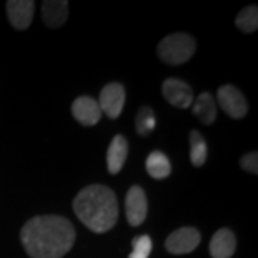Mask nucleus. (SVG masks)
Masks as SVG:
<instances>
[{"label":"nucleus","mask_w":258,"mask_h":258,"mask_svg":"<svg viewBox=\"0 0 258 258\" xmlns=\"http://www.w3.org/2000/svg\"><path fill=\"white\" fill-rule=\"evenodd\" d=\"M126 157H128V141L122 135H116L111 141V145L108 148V154H106V164L109 174L112 175L119 174L126 161Z\"/></svg>","instance_id":"nucleus-12"},{"label":"nucleus","mask_w":258,"mask_h":258,"mask_svg":"<svg viewBox=\"0 0 258 258\" xmlns=\"http://www.w3.org/2000/svg\"><path fill=\"white\" fill-rule=\"evenodd\" d=\"M191 144V162L194 166H203L208 158V147L203 138V135L198 131H192L189 135Z\"/></svg>","instance_id":"nucleus-16"},{"label":"nucleus","mask_w":258,"mask_h":258,"mask_svg":"<svg viewBox=\"0 0 258 258\" xmlns=\"http://www.w3.org/2000/svg\"><path fill=\"white\" fill-rule=\"evenodd\" d=\"M197 43L191 35L172 33L164 37L158 45V56L168 64H181L189 60L195 53Z\"/></svg>","instance_id":"nucleus-3"},{"label":"nucleus","mask_w":258,"mask_h":258,"mask_svg":"<svg viewBox=\"0 0 258 258\" xmlns=\"http://www.w3.org/2000/svg\"><path fill=\"white\" fill-rule=\"evenodd\" d=\"M155 115L152 108L149 106H142L139 109L138 115H137V122H135V128L137 132L141 137H148L154 128H155Z\"/></svg>","instance_id":"nucleus-18"},{"label":"nucleus","mask_w":258,"mask_h":258,"mask_svg":"<svg viewBox=\"0 0 258 258\" xmlns=\"http://www.w3.org/2000/svg\"><path fill=\"white\" fill-rule=\"evenodd\" d=\"M72 115L83 126H93L101 120L102 111L96 99L91 96H79L72 103Z\"/></svg>","instance_id":"nucleus-9"},{"label":"nucleus","mask_w":258,"mask_h":258,"mask_svg":"<svg viewBox=\"0 0 258 258\" xmlns=\"http://www.w3.org/2000/svg\"><path fill=\"white\" fill-rule=\"evenodd\" d=\"M69 12V3L64 0H46L42 5V18L49 28L57 29L64 25Z\"/></svg>","instance_id":"nucleus-13"},{"label":"nucleus","mask_w":258,"mask_h":258,"mask_svg":"<svg viewBox=\"0 0 258 258\" xmlns=\"http://www.w3.org/2000/svg\"><path fill=\"white\" fill-rule=\"evenodd\" d=\"M10 25L18 30H26L33 20L35 2L32 0H9L6 3Z\"/></svg>","instance_id":"nucleus-10"},{"label":"nucleus","mask_w":258,"mask_h":258,"mask_svg":"<svg viewBox=\"0 0 258 258\" xmlns=\"http://www.w3.org/2000/svg\"><path fill=\"white\" fill-rule=\"evenodd\" d=\"M76 231L60 215L30 218L20 231V241L30 258H62L74 247Z\"/></svg>","instance_id":"nucleus-1"},{"label":"nucleus","mask_w":258,"mask_h":258,"mask_svg":"<svg viewBox=\"0 0 258 258\" xmlns=\"http://www.w3.org/2000/svg\"><path fill=\"white\" fill-rule=\"evenodd\" d=\"M99 108L111 119H116L125 105V89L118 82L108 83L103 86L99 95Z\"/></svg>","instance_id":"nucleus-6"},{"label":"nucleus","mask_w":258,"mask_h":258,"mask_svg":"<svg viewBox=\"0 0 258 258\" xmlns=\"http://www.w3.org/2000/svg\"><path fill=\"white\" fill-rule=\"evenodd\" d=\"M192 113L204 125H212L217 119V105L211 93L203 92L192 102Z\"/></svg>","instance_id":"nucleus-14"},{"label":"nucleus","mask_w":258,"mask_h":258,"mask_svg":"<svg viewBox=\"0 0 258 258\" xmlns=\"http://www.w3.org/2000/svg\"><path fill=\"white\" fill-rule=\"evenodd\" d=\"M132 252L129 254V258H148L152 251V240L149 235H138L132 241Z\"/></svg>","instance_id":"nucleus-19"},{"label":"nucleus","mask_w":258,"mask_h":258,"mask_svg":"<svg viewBox=\"0 0 258 258\" xmlns=\"http://www.w3.org/2000/svg\"><path fill=\"white\" fill-rule=\"evenodd\" d=\"M162 93L166 102L179 109H186L192 105L194 93L191 86L181 79L169 78L162 83Z\"/></svg>","instance_id":"nucleus-8"},{"label":"nucleus","mask_w":258,"mask_h":258,"mask_svg":"<svg viewBox=\"0 0 258 258\" xmlns=\"http://www.w3.org/2000/svg\"><path fill=\"white\" fill-rule=\"evenodd\" d=\"M145 166H147V172L154 179H165L166 176H169L171 171H172V166H171L169 159L161 151L151 152L147 158Z\"/></svg>","instance_id":"nucleus-15"},{"label":"nucleus","mask_w":258,"mask_h":258,"mask_svg":"<svg viewBox=\"0 0 258 258\" xmlns=\"http://www.w3.org/2000/svg\"><path fill=\"white\" fill-rule=\"evenodd\" d=\"M201 242V234L194 227H184L174 231L168 235L165 241V248L168 252L181 255L192 252Z\"/></svg>","instance_id":"nucleus-5"},{"label":"nucleus","mask_w":258,"mask_h":258,"mask_svg":"<svg viewBox=\"0 0 258 258\" xmlns=\"http://www.w3.org/2000/svg\"><path fill=\"white\" fill-rule=\"evenodd\" d=\"M241 168L249 174H258V154L257 152H249L241 158Z\"/></svg>","instance_id":"nucleus-20"},{"label":"nucleus","mask_w":258,"mask_h":258,"mask_svg":"<svg viewBox=\"0 0 258 258\" xmlns=\"http://www.w3.org/2000/svg\"><path fill=\"white\" fill-rule=\"evenodd\" d=\"M221 109L234 119H241L248 112V103L244 95L232 85H224L217 92Z\"/></svg>","instance_id":"nucleus-4"},{"label":"nucleus","mask_w":258,"mask_h":258,"mask_svg":"<svg viewBox=\"0 0 258 258\" xmlns=\"http://www.w3.org/2000/svg\"><path fill=\"white\" fill-rule=\"evenodd\" d=\"M125 210H126V220L132 227H139L145 221L148 214V200L145 191L134 185L129 188L125 197Z\"/></svg>","instance_id":"nucleus-7"},{"label":"nucleus","mask_w":258,"mask_h":258,"mask_svg":"<svg viewBox=\"0 0 258 258\" xmlns=\"http://www.w3.org/2000/svg\"><path fill=\"white\" fill-rule=\"evenodd\" d=\"M74 211L85 227L103 234L118 221V198L105 185H89L81 189L74 200Z\"/></svg>","instance_id":"nucleus-2"},{"label":"nucleus","mask_w":258,"mask_h":258,"mask_svg":"<svg viewBox=\"0 0 258 258\" xmlns=\"http://www.w3.org/2000/svg\"><path fill=\"white\" fill-rule=\"evenodd\" d=\"M237 248V238L228 228H221L212 235L210 241V254L212 258H231Z\"/></svg>","instance_id":"nucleus-11"},{"label":"nucleus","mask_w":258,"mask_h":258,"mask_svg":"<svg viewBox=\"0 0 258 258\" xmlns=\"http://www.w3.org/2000/svg\"><path fill=\"white\" fill-rule=\"evenodd\" d=\"M235 25L242 33H254L258 28V8L255 5L247 6L235 18Z\"/></svg>","instance_id":"nucleus-17"}]
</instances>
